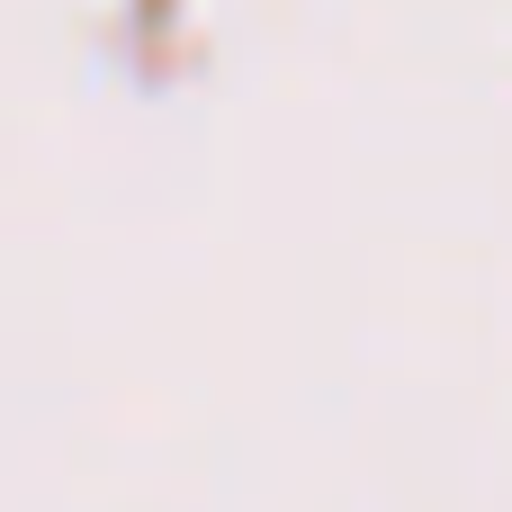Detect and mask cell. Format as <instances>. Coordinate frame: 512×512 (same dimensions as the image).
Segmentation results:
<instances>
[]
</instances>
